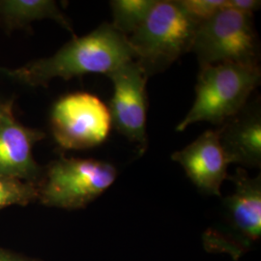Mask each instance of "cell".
Returning <instances> with one entry per match:
<instances>
[{
	"instance_id": "1",
	"label": "cell",
	"mask_w": 261,
	"mask_h": 261,
	"mask_svg": "<svg viewBox=\"0 0 261 261\" xmlns=\"http://www.w3.org/2000/svg\"><path fill=\"white\" fill-rule=\"evenodd\" d=\"M132 59L135 54L128 37L103 22L83 37H74L54 56L13 70L0 68V73L31 87H47L56 77L68 81L87 74L107 75Z\"/></svg>"
},
{
	"instance_id": "2",
	"label": "cell",
	"mask_w": 261,
	"mask_h": 261,
	"mask_svg": "<svg viewBox=\"0 0 261 261\" xmlns=\"http://www.w3.org/2000/svg\"><path fill=\"white\" fill-rule=\"evenodd\" d=\"M260 80L259 65L225 62L201 66L197 75L195 102L185 118L178 124L176 130H186L196 122L223 125L249 103Z\"/></svg>"
},
{
	"instance_id": "3",
	"label": "cell",
	"mask_w": 261,
	"mask_h": 261,
	"mask_svg": "<svg viewBox=\"0 0 261 261\" xmlns=\"http://www.w3.org/2000/svg\"><path fill=\"white\" fill-rule=\"evenodd\" d=\"M198 27L177 0H157L142 24L128 37L135 60L148 76L164 72L192 50Z\"/></svg>"
},
{
	"instance_id": "4",
	"label": "cell",
	"mask_w": 261,
	"mask_h": 261,
	"mask_svg": "<svg viewBox=\"0 0 261 261\" xmlns=\"http://www.w3.org/2000/svg\"><path fill=\"white\" fill-rule=\"evenodd\" d=\"M115 167L95 159L61 158L44 169L37 183L38 200L47 207L82 209L112 186Z\"/></svg>"
},
{
	"instance_id": "5",
	"label": "cell",
	"mask_w": 261,
	"mask_h": 261,
	"mask_svg": "<svg viewBox=\"0 0 261 261\" xmlns=\"http://www.w3.org/2000/svg\"><path fill=\"white\" fill-rule=\"evenodd\" d=\"M191 51L200 67L225 62L258 65L260 48L252 16L221 10L198 27Z\"/></svg>"
},
{
	"instance_id": "6",
	"label": "cell",
	"mask_w": 261,
	"mask_h": 261,
	"mask_svg": "<svg viewBox=\"0 0 261 261\" xmlns=\"http://www.w3.org/2000/svg\"><path fill=\"white\" fill-rule=\"evenodd\" d=\"M234 192L224 198L229 231L205 233L204 243L211 251L227 252L238 258L261 236V176L251 177L242 168L234 176Z\"/></svg>"
},
{
	"instance_id": "7",
	"label": "cell",
	"mask_w": 261,
	"mask_h": 261,
	"mask_svg": "<svg viewBox=\"0 0 261 261\" xmlns=\"http://www.w3.org/2000/svg\"><path fill=\"white\" fill-rule=\"evenodd\" d=\"M110 110L93 94L76 92L61 97L50 112V129L64 149H87L102 144L112 129Z\"/></svg>"
},
{
	"instance_id": "8",
	"label": "cell",
	"mask_w": 261,
	"mask_h": 261,
	"mask_svg": "<svg viewBox=\"0 0 261 261\" xmlns=\"http://www.w3.org/2000/svg\"><path fill=\"white\" fill-rule=\"evenodd\" d=\"M107 75L113 84L109 108L112 125L122 136L136 143L142 155L147 148L146 84L149 76L135 59Z\"/></svg>"
},
{
	"instance_id": "9",
	"label": "cell",
	"mask_w": 261,
	"mask_h": 261,
	"mask_svg": "<svg viewBox=\"0 0 261 261\" xmlns=\"http://www.w3.org/2000/svg\"><path fill=\"white\" fill-rule=\"evenodd\" d=\"M171 159L182 166L199 191L221 196L230 163L222 147L218 129L206 130L184 149L173 153Z\"/></svg>"
},
{
	"instance_id": "10",
	"label": "cell",
	"mask_w": 261,
	"mask_h": 261,
	"mask_svg": "<svg viewBox=\"0 0 261 261\" xmlns=\"http://www.w3.org/2000/svg\"><path fill=\"white\" fill-rule=\"evenodd\" d=\"M45 137L43 132L19 124L10 102L0 120V174L37 184L44 168L34 160L33 147Z\"/></svg>"
},
{
	"instance_id": "11",
	"label": "cell",
	"mask_w": 261,
	"mask_h": 261,
	"mask_svg": "<svg viewBox=\"0 0 261 261\" xmlns=\"http://www.w3.org/2000/svg\"><path fill=\"white\" fill-rule=\"evenodd\" d=\"M220 141L230 164L261 167V112L259 103H248L241 112L218 128Z\"/></svg>"
},
{
	"instance_id": "12",
	"label": "cell",
	"mask_w": 261,
	"mask_h": 261,
	"mask_svg": "<svg viewBox=\"0 0 261 261\" xmlns=\"http://www.w3.org/2000/svg\"><path fill=\"white\" fill-rule=\"evenodd\" d=\"M56 20L67 30L73 28L65 15L51 0H0V24L7 31L28 27L38 19Z\"/></svg>"
},
{
	"instance_id": "13",
	"label": "cell",
	"mask_w": 261,
	"mask_h": 261,
	"mask_svg": "<svg viewBox=\"0 0 261 261\" xmlns=\"http://www.w3.org/2000/svg\"><path fill=\"white\" fill-rule=\"evenodd\" d=\"M157 0H112V25L124 36L129 37L149 15Z\"/></svg>"
},
{
	"instance_id": "14",
	"label": "cell",
	"mask_w": 261,
	"mask_h": 261,
	"mask_svg": "<svg viewBox=\"0 0 261 261\" xmlns=\"http://www.w3.org/2000/svg\"><path fill=\"white\" fill-rule=\"evenodd\" d=\"M35 200L37 184L0 174V210L9 206H27Z\"/></svg>"
},
{
	"instance_id": "15",
	"label": "cell",
	"mask_w": 261,
	"mask_h": 261,
	"mask_svg": "<svg viewBox=\"0 0 261 261\" xmlns=\"http://www.w3.org/2000/svg\"><path fill=\"white\" fill-rule=\"evenodd\" d=\"M177 2L187 16L198 25L212 19L226 5V0H177Z\"/></svg>"
},
{
	"instance_id": "16",
	"label": "cell",
	"mask_w": 261,
	"mask_h": 261,
	"mask_svg": "<svg viewBox=\"0 0 261 261\" xmlns=\"http://www.w3.org/2000/svg\"><path fill=\"white\" fill-rule=\"evenodd\" d=\"M260 5V1L257 0H226L225 8H229L245 15L252 16V13L259 9Z\"/></svg>"
},
{
	"instance_id": "17",
	"label": "cell",
	"mask_w": 261,
	"mask_h": 261,
	"mask_svg": "<svg viewBox=\"0 0 261 261\" xmlns=\"http://www.w3.org/2000/svg\"><path fill=\"white\" fill-rule=\"evenodd\" d=\"M0 261H40L0 248Z\"/></svg>"
},
{
	"instance_id": "18",
	"label": "cell",
	"mask_w": 261,
	"mask_h": 261,
	"mask_svg": "<svg viewBox=\"0 0 261 261\" xmlns=\"http://www.w3.org/2000/svg\"><path fill=\"white\" fill-rule=\"evenodd\" d=\"M10 103H1L0 102V120L2 119V117H3V115H4V113L6 112V110H7V108H8V106H9Z\"/></svg>"
}]
</instances>
